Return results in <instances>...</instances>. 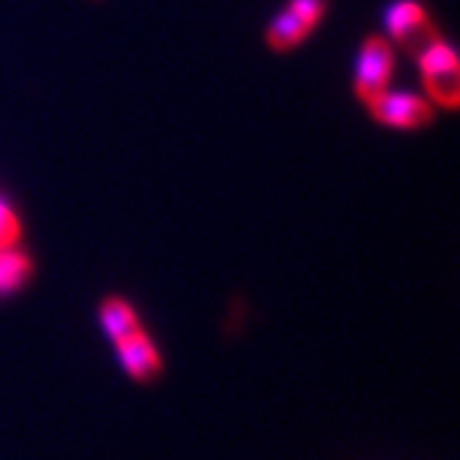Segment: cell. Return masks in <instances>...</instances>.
I'll use <instances>...</instances> for the list:
<instances>
[{
  "instance_id": "obj_4",
  "label": "cell",
  "mask_w": 460,
  "mask_h": 460,
  "mask_svg": "<svg viewBox=\"0 0 460 460\" xmlns=\"http://www.w3.org/2000/svg\"><path fill=\"white\" fill-rule=\"evenodd\" d=\"M371 118L386 126V128H399V131H417L432 123L435 108L428 98L411 95V93H392L386 90L384 95L374 98L368 105Z\"/></svg>"
},
{
  "instance_id": "obj_8",
  "label": "cell",
  "mask_w": 460,
  "mask_h": 460,
  "mask_svg": "<svg viewBox=\"0 0 460 460\" xmlns=\"http://www.w3.org/2000/svg\"><path fill=\"white\" fill-rule=\"evenodd\" d=\"M31 274V261L18 246L0 248V295L16 292Z\"/></svg>"
},
{
  "instance_id": "obj_3",
  "label": "cell",
  "mask_w": 460,
  "mask_h": 460,
  "mask_svg": "<svg viewBox=\"0 0 460 460\" xmlns=\"http://www.w3.org/2000/svg\"><path fill=\"white\" fill-rule=\"evenodd\" d=\"M394 75V47L389 39L384 36H368L363 41L358 51V62H356V83L353 90L363 105H368L371 100L384 95L389 90Z\"/></svg>"
},
{
  "instance_id": "obj_7",
  "label": "cell",
  "mask_w": 460,
  "mask_h": 460,
  "mask_svg": "<svg viewBox=\"0 0 460 460\" xmlns=\"http://www.w3.org/2000/svg\"><path fill=\"white\" fill-rule=\"evenodd\" d=\"M313 29L302 21V18L292 13L289 8H284L281 13L271 18L269 29H266V44L271 51H289L299 47Z\"/></svg>"
},
{
  "instance_id": "obj_2",
  "label": "cell",
  "mask_w": 460,
  "mask_h": 460,
  "mask_svg": "<svg viewBox=\"0 0 460 460\" xmlns=\"http://www.w3.org/2000/svg\"><path fill=\"white\" fill-rule=\"evenodd\" d=\"M386 31L389 41L399 44L411 57H420L440 39L425 5L417 0H396L386 11Z\"/></svg>"
},
{
  "instance_id": "obj_5",
  "label": "cell",
  "mask_w": 460,
  "mask_h": 460,
  "mask_svg": "<svg viewBox=\"0 0 460 460\" xmlns=\"http://www.w3.org/2000/svg\"><path fill=\"white\" fill-rule=\"evenodd\" d=\"M115 350H118V358L123 363L126 374L133 381L151 384L154 378H159V374H162V356H159L154 341L144 332V328L136 330L133 335L123 338V341H118Z\"/></svg>"
},
{
  "instance_id": "obj_1",
  "label": "cell",
  "mask_w": 460,
  "mask_h": 460,
  "mask_svg": "<svg viewBox=\"0 0 460 460\" xmlns=\"http://www.w3.org/2000/svg\"><path fill=\"white\" fill-rule=\"evenodd\" d=\"M417 62L429 102L443 111H456L460 105V62L456 49L438 39L417 57Z\"/></svg>"
},
{
  "instance_id": "obj_9",
  "label": "cell",
  "mask_w": 460,
  "mask_h": 460,
  "mask_svg": "<svg viewBox=\"0 0 460 460\" xmlns=\"http://www.w3.org/2000/svg\"><path fill=\"white\" fill-rule=\"evenodd\" d=\"M21 241V223L8 202L0 199V248H13Z\"/></svg>"
},
{
  "instance_id": "obj_6",
  "label": "cell",
  "mask_w": 460,
  "mask_h": 460,
  "mask_svg": "<svg viewBox=\"0 0 460 460\" xmlns=\"http://www.w3.org/2000/svg\"><path fill=\"white\" fill-rule=\"evenodd\" d=\"M100 325L108 332V338L118 343L133 335L136 330H141V320L131 307V302H126L123 296H105L100 302Z\"/></svg>"
},
{
  "instance_id": "obj_10",
  "label": "cell",
  "mask_w": 460,
  "mask_h": 460,
  "mask_svg": "<svg viewBox=\"0 0 460 460\" xmlns=\"http://www.w3.org/2000/svg\"><path fill=\"white\" fill-rule=\"evenodd\" d=\"M292 13L302 18L310 29H314L323 16H325V8H328V0H292L289 5H287Z\"/></svg>"
}]
</instances>
